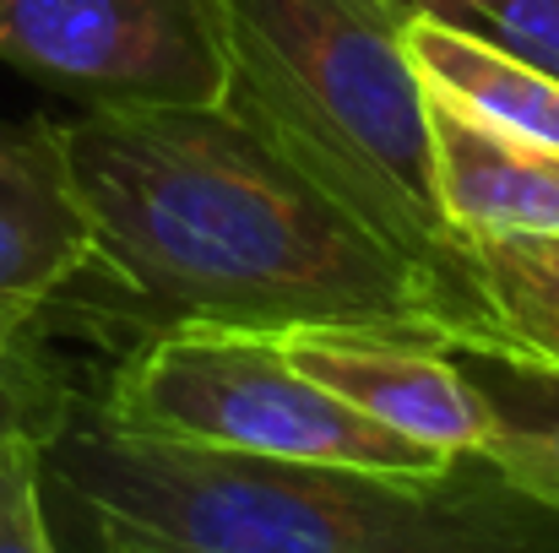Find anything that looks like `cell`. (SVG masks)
Returning a JSON list of instances; mask_svg holds the SVG:
<instances>
[{"mask_svg": "<svg viewBox=\"0 0 559 553\" xmlns=\"http://www.w3.org/2000/svg\"><path fill=\"white\" fill-rule=\"evenodd\" d=\"M104 332L407 326L478 348L484 315L294 169L228 104L82 109L66 125Z\"/></svg>", "mask_w": 559, "mask_h": 553, "instance_id": "cell-1", "label": "cell"}, {"mask_svg": "<svg viewBox=\"0 0 559 553\" xmlns=\"http://www.w3.org/2000/svg\"><path fill=\"white\" fill-rule=\"evenodd\" d=\"M44 478L98 543L158 553H559V510L484 450L429 472L283 461L126 434L82 396Z\"/></svg>", "mask_w": 559, "mask_h": 553, "instance_id": "cell-2", "label": "cell"}, {"mask_svg": "<svg viewBox=\"0 0 559 553\" xmlns=\"http://www.w3.org/2000/svg\"><path fill=\"white\" fill-rule=\"evenodd\" d=\"M217 38L228 71L217 104L255 125L385 244L435 272L489 326L467 255L435 206L424 82L407 60V5L217 0Z\"/></svg>", "mask_w": 559, "mask_h": 553, "instance_id": "cell-3", "label": "cell"}, {"mask_svg": "<svg viewBox=\"0 0 559 553\" xmlns=\"http://www.w3.org/2000/svg\"><path fill=\"white\" fill-rule=\"evenodd\" d=\"M87 407L126 434H158L245 456L343 461L374 472H429L451 461L380 429L359 407L316 385L272 332H153L120 353Z\"/></svg>", "mask_w": 559, "mask_h": 553, "instance_id": "cell-4", "label": "cell"}, {"mask_svg": "<svg viewBox=\"0 0 559 553\" xmlns=\"http://www.w3.org/2000/svg\"><path fill=\"white\" fill-rule=\"evenodd\" d=\"M0 65L82 109L217 104V0H0Z\"/></svg>", "mask_w": 559, "mask_h": 553, "instance_id": "cell-5", "label": "cell"}, {"mask_svg": "<svg viewBox=\"0 0 559 553\" xmlns=\"http://www.w3.org/2000/svg\"><path fill=\"white\" fill-rule=\"evenodd\" d=\"M283 348L316 385H326L332 396L359 407L380 429L435 456L484 450L495 434L484 390L435 332L316 326V332H288Z\"/></svg>", "mask_w": 559, "mask_h": 553, "instance_id": "cell-6", "label": "cell"}, {"mask_svg": "<svg viewBox=\"0 0 559 553\" xmlns=\"http://www.w3.org/2000/svg\"><path fill=\"white\" fill-rule=\"evenodd\" d=\"M93 261V223L71 175L66 125L0 115V337H44V321Z\"/></svg>", "mask_w": 559, "mask_h": 553, "instance_id": "cell-7", "label": "cell"}, {"mask_svg": "<svg viewBox=\"0 0 559 553\" xmlns=\"http://www.w3.org/2000/svg\"><path fill=\"white\" fill-rule=\"evenodd\" d=\"M435 206L456 244L559 233V147L489 125L424 87Z\"/></svg>", "mask_w": 559, "mask_h": 553, "instance_id": "cell-8", "label": "cell"}, {"mask_svg": "<svg viewBox=\"0 0 559 553\" xmlns=\"http://www.w3.org/2000/svg\"><path fill=\"white\" fill-rule=\"evenodd\" d=\"M407 60L429 93L462 104L489 125L559 147V82L549 71L424 11H407Z\"/></svg>", "mask_w": 559, "mask_h": 553, "instance_id": "cell-9", "label": "cell"}, {"mask_svg": "<svg viewBox=\"0 0 559 553\" xmlns=\"http://www.w3.org/2000/svg\"><path fill=\"white\" fill-rule=\"evenodd\" d=\"M489 401L495 434L484 445L527 494L559 510V369L489 348H451Z\"/></svg>", "mask_w": 559, "mask_h": 553, "instance_id": "cell-10", "label": "cell"}, {"mask_svg": "<svg viewBox=\"0 0 559 553\" xmlns=\"http://www.w3.org/2000/svg\"><path fill=\"white\" fill-rule=\"evenodd\" d=\"M489 310V353L559 369V233H506L462 244Z\"/></svg>", "mask_w": 559, "mask_h": 553, "instance_id": "cell-11", "label": "cell"}, {"mask_svg": "<svg viewBox=\"0 0 559 553\" xmlns=\"http://www.w3.org/2000/svg\"><path fill=\"white\" fill-rule=\"evenodd\" d=\"M76 401L82 390L49 359L44 337H0V445L5 440L49 445Z\"/></svg>", "mask_w": 559, "mask_h": 553, "instance_id": "cell-12", "label": "cell"}, {"mask_svg": "<svg viewBox=\"0 0 559 553\" xmlns=\"http://www.w3.org/2000/svg\"><path fill=\"white\" fill-rule=\"evenodd\" d=\"M402 5L440 16L473 38H489L559 82V0H402Z\"/></svg>", "mask_w": 559, "mask_h": 553, "instance_id": "cell-13", "label": "cell"}, {"mask_svg": "<svg viewBox=\"0 0 559 553\" xmlns=\"http://www.w3.org/2000/svg\"><path fill=\"white\" fill-rule=\"evenodd\" d=\"M0 553H60L44 516V445H0Z\"/></svg>", "mask_w": 559, "mask_h": 553, "instance_id": "cell-14", "label": "cell"}, {"mask_svg": "<svg viewBox=\"0 0 559 553\" xmlns=\"http://www.w3.org/2000/svg\"><path fill=\"white\" fill-rule=\"evenodd\" d=\"M98 553H158V549H136V543H98Z\"/></svg>", "mask_w": 559, "mask_h": 553, "instance_id": "cell-15", "label": "cell"}]
</instances>
